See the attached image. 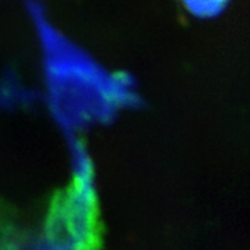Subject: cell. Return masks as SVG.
<instances>
[{"instance_id": "cell-1", "label": "cell", "mask_w": 250, "mask_h": 250, "mask_svg": "<svg viewBox=\"0 0 250 250\" xmlns=\"http://www.w3.org/2000/svg\"><path fill=\"white\" fill-rule=\"evenodd\" d=\"M42 49L49 107L67 139L138 107L141 96L126 72H108L49 21L41 0H25Z\"/></svg>"}, {"instance_id": "cell-4", "label": "cell", "mask_w": 250, "mask_h": 250, "mask_svg": "<svg viewBox=\"0 0 250 250\" xmlns=\"http://www.w3.org/2000/svg\"><path fill=\"white\" fill-rule=\"evenodd\" d=\"M231 0H181L184 7L197 18H214L223 14Z\"/></svg>"}, {"instance_id": "cell-3", "label": "cell", "mask_w": 250, "mask_h": 250, "mask_svg": "<svg viewBox=\"0 0 250 250\" xmlns=\"http://www.w3.org/2000/svg\"><path fill=\"white\" fill-rule=\"evenodd\" d=\"M34 99L35 95L18 81L14 72H4L0 77V106H27Z\"/></svg>"}, {"instance_id": "cell-2", "label": "cell", "mask_w": 250, "mask_h": 250, "mask_svg": "<svg viewBox=\"0 0 250 250\" xmlns=\"http://www.w3.org/2000/svg\"><path fill=\"white\" fill-rule=\"evenodd\" d=\"M68 142L74 178L50 199L41 238L54 250H100L103 225L92 161L78 138Z\"/></svg>"}]
</instances>
